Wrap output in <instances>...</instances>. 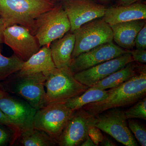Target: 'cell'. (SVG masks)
I'll use <instances>...</instances> for the list:
<instances>
[{
    "label": "cell",
    "mask_w": 146,
    "mask_h": 146,
    "mask_svg": "<svg viewBox=\"0 0 146 146\" xmlns=\"http://www.w3.org/2000/svg\"><path fill=\"white\" fill-rule=\"evenodd\" d=\"M146 96L145 65L136 75L119 86L108 89L107 96L104 99L86 104L82 108L96 116L110 108L132 105Z\"/></svg>",
    "instance_id": "cell-1"
},
{
    "label": "cell",
    "mask_w": 146,
    "mask_h": 146,
    "mask_svg": "<svg viewBox=\"0 0 146 146\" xmlns=\"http://www.w3.org/2000/svg\"><path fill=\"white\" fill-rule=\"evenodd\" d=\"M124 49L111 42L98 46L72 58L70 70L74 74L111 60L126 53Z\"/></svg>",
    "instance_id": "cell-11"
},
{
    "label": "cell",
    "mask_w": 146,
    "mask_h": 146,
    "mask_svg": "<svg viewBox=\"0 0 146 146\" xmlns=\"http://www.w3.org/2000/svg\"><path fill=\"white\" fill-rule=\"evenodd\" d=\"M80 146H96L94 143L93 141L89 137V136H87L86 139L82 142V143L80 145Z\"/></svg>",
    "instance_id": "cell-32"
},
{
    "label": "cell",
    "mask_w": 146,
    "mask_h": 146,
    "mask_svg": "<svg viewBox=\"0 0 146 146\" xmlns=\"http://www.w3.org/2000/svg\"><path fill=\"white\" fill-rule=\"evenodd\" d=\"M1 52L0 46V82L19 72L24 62L15 54L10 57H6L2 54Z\"/></svg>",
    "instance_id": "cell-22"
},
{
    "label": "cell",
    "mask_w": 146,
    "mask_h": 146,
    "mask_svg": "<svg viewBox=\"0 0 146 146\" xmlns=\"http://www.w3.org/2000/svg\"><path fill=\"white\" fill-rule=\"evenodd\" d=\"M5 28L4 22L0 17V44L3 43V33Z\"/></svg>",
    "instance_id": "cell-31"
},
{
    "label": "cell",
    "mask_w": 146,
    "mask_h": 146,
    "mask_svg": "<svg viewBox=\"0 0 146 146\" xmlns=\"http://www.w3.org/2000/svg\"><path fill=\"white\" fill-rule=\"evenodd\" d=\"M7 95H8V94L2 88L1 86H0V98H1Z\"/></svg>",
    "instance_id": "cell-34"
},
{
    "label": "cell",
    "mask_w": 146,
    "mask_h": 146,
    "mask_svg": "<svg viewBox=\"0 0 146 146\" xmlns=\"http://www.w3.org/2000/svg\"><path fill=\"white\" fill-rule=\"evenodd\" d=\"M18 140L21 145L23 146H52L56 145L46 133L33 128L22 132Z\"/></svg>",
    "instance_id": "cell-21"
},
{
    "label": "cell",
    "mask_w": 146,
    "mask_h": 146,
    "mask_svg": "<svg viewBox=\"0 0 146 146\" xmlns=\"http://www.w3.org/2000/svg\"><path fill=\"white\" fill-rule=\"evenodd\" d=\"M127 119H139L146 120V97L139 100L133 106L124 110Z\"/></svg>",
    "instance_id": "cell-23"
},
{
    "label": "cell",
    "mask_w": 146,
    "mask_h": 146,
    "mask_svg": "<svg viewBox=\"0 0 146 146\" xmlns=\"http://www.w3.org/2000/svg\"><path fill=\"white\" fill-rule=\"evenodd\" d=\"M133 61L141 64L146 63V50H129Z\"/></svg>",
    "instance_id": "cell-28"
},
{
    "label": "cell",
    "mask_w": 146,
    "mask_h": 146,
    "mask_svg": "<svg viewBox=\"0 0 146 146\" xmlns=\"http://www.w3.org/2000/svg\"><path fill=\"white\" fill-rule=\"evenodd\" d=\"M3 43L24 62L40 49L37 39L29 29L20 25H13L5 28Z\"/></svg>",
    "instance_id": "cell-9"
},
{
    "label": "cell",
    "mask_w": 146,
    "mask_h": 146,
    "mask_svg": "<svg viewBox=\"0 0 146 146\" xmlns=\"http://www.w3.org/2000/svg\"><path fill=\"white\" fill-rule=\"evenodd\" d=\"M133 61L132 56L128 50L122 55L76 73L74 76L80 83L90 87Z\"/></svg>",
    "instance_id": "cell-13"
},
{
    "label": "cell",
    "mask_w": 146,
    "mask_h": 146,
    "mask_svg": "<svg viewBox=\"0 0 146 146\" xmlns=\"http://www.w3.org/2000/svg\"><path fill=\"white\" fill-rule=\"evenodd\" d=\"M137 63L135 61L129 63L123 68L98 82L89 88L107 90L119 86L136 75L145 66H142L140 64L141 63Z\"/></svg>",
    "instance_id": "cell-19"
},
{
    "label": "cell",
    "mask_w": 146,
    "mask_h": 146,
    "mask_svg": "<svg viewBox=\"0 0 146 146\" xmlns=\"http://www.w3.org/2000/svg\"><path fill=\"white\" fill-rule=\"evenodd\" d=\"M75 36L72 59L100 45L112 42L113 33L103 19H95L73 32Z\"/></svg>",
    "instance_id": "cell-7"
},
{
    "label": "cell",
    "mask_w": 146,
    "mask_h": 146,
    "mask_svg": "<svg viewBox=\"0 0 146 146\" xmlns=\"http://www.w3.org/2000/svg\"><path fill=\"white\" fill-rule=\"evenodd\" d=\"M46 104L64 102L80 96L89 87L77 80L70 68H55L46 76Z\"/></svg>",
    "instance_id": "cell-4"
},
{
    "label": "cell",
    "mask_w": 146,
    "mask_h": 146,
    "mask_svg": "<svg viewBox=\"0 0 146 146\" xmlns=\"http://www.w3.org/2000/svg\"><path fill=\"white\" fill-rule=\"evenodd\" d=\"M46 76L43 73L19 75L13 74L3 83L2 88L6 92L19 95L36 110L46 104L44 84Z\"/></svg>",
    "instance_id": "cell-3"
},
{
    "label": "cell",
    "mask_w": 146,
    "mask_h": 146,
    "mask_svg": "<svg viewBox=\"0 0 146 146\" xmlns=\"http://www.w3.org/2000/svg\"><path fill=\"white\" fill-rule=\"evenodd\" d=\"M63 8L72 33L84 24L103 17L106 9L92 0H67L64 2Z\"/></svg>",
    "instance_id": "cell-12"
},
{
    "label": "cell",
    "mask_w": 146,
    "mask_h": 146,
    "mask_svg": "<svg viewBox=\"0 0 146 146\" xmlns=\"http://www.w3.org/2000/svg\"><path fill=\"white\" fill-rule=\"evenodd\" d=\"M99 145L103 146H117L115 142L112 141L111 138H110L107 136L104 135L103 139Z\"/></svg>",
    "instance_id": "cell-30"
},
{
    "label": "cell",
    "mask_w": 146,
    "mask_h": 146,
    "mask_svg": "<svg viewBox=\"0 0 146 146\" xmlns=\"http://www.w3.org/2000/svg\"><path fill=\"white\" fill-rule=\"evenodd\" d=\"M127 123L131 132L142 146H146V128L143 124L134 119H128Z\"/></svg>",
    "instance_id": "cell-24"
},
{
    "label": "cell",
    "mask_w": 146,
    "mask_h": 146,
    "mask_svg": "<svg viewBox=\"0 0 146 146\" xmlns=\"http://www.w3.org/2000/svg\"><path fill=\"white\" fill-rule=\"evenodd\" d=\"M99 1H108V0H99Z\"/></svg>",
    "instance_id": "cell-35"
},
{
    "label": "cell",
    "mask_w": 146,
    "mask_h": 146,
    "mask_svg": "<svg viewBox=\"0 0 146 146\" xmlns=\"http://www.w3.org/2000/svg\"><path fill=\"white\" fill-rule=\"evenodd\" d=\"M74 112L63 102L46 105L36 110L32 127L44 131L57 144L59 136Z\"/></svg>",
    "instance_id": "cell-6"
},
{
    "label": "cell",
    "mask_w": 146,
    "mask_h": 146,
    "mask_svg": "<svg viewBox=\"0 0 146 146\" xmlns=\"http://www.w3.org/2000/svg\"><path fill=\"white\" fill-rule=\"evenodd\" d=\"M52 43L50 48L56 68H69L75 43L74 34L72 32L66 34Z\"/></svg>",
    "instance_id": "cell-18"
},
{
    "label": "cell",
    "mask_w": 146,
    "mask_h": 146,
    "mask_svg": "<svg viewBox=\"0 0 146 146\" xmlns=\"http://www.w3.org/2000/svg\"><path fill=\"white\" fill-rule=\"evenodd\" d=\"M0 108L12 120L21 133L33 128V118L37 110L28 103L7 95L0 98Z\"/></svg>",
    "instance_id": "cell-14"
},
{
    "label": "cell",
    "mask_w": 146,
    "mask_h": 146,
    "mask_svg": "<svg viewBox=\"0 0 146 146\" xmlns=\"http://www.w3.org/2000/svg\"><path fill=\"white\" fill-rule=\"evenodd\" d=\"M145 24V20H139L110 25L113 40L121 48L127 50L132 49L134 47L136 35Z\"/></svg>",
    "instance_id": "cell-16"
},
{
    "label": "cell",
    "mask_w": 146,
    "mask_h": 146,
    "mask_svg": "<svg viewBox=\"0 0 146 146\" xmlns=\"http://www.w3.org/2000/svg\"><path fill=\"white\" fill-rule=\"evenodd\" d=\"M63 1H67V0H63Z\"/></svg>",
    "instance_id": "cell-36"
},
{
    "label": "cell",
    "mask_w": 146,
    "mask_h": 146,
    "mask_svg": "<svg viewBox=\"0 0 146 146\" xmlns=\"http://www.w3.org/2000/svg\"><path fill=\"white\" fill-rule=\"evenodd\" d=\"M95 116L82 108L76 110L59 136L60 146H80L88 136L90 126L94 125Z\"/></svg>",
    "instance_id": "cell-10"
},
{
    "label": "cell",
    "mask_w": 146,
    "mask_h": 146,
    "mask_svg": "<svg viewBox=\"0 0 146 146\" xmlns=\"http://www.w3.org/2000/svg\"><path fill=\"white\" fill-rule=\"evenodd\" d=\"M54 7L50 0H0V17L6 27L20 25L32 33L36 19Z\"/></svg>",
    "instance_id": "cell-2"
},
{
    "label": "cell",
    "mask_w": 146,
    "mask_h": 146,
    "mask_svg": "<svg viewBox=\"0 0 146 146\" xmlns=\"http://www.w3.org/2000/svg\"><path fill=\"white\" fill-rule=\"evenodd\" d=\"M70 24L62 6L54 7L36 19L32 33L39 46L50 45L70 31Z\"/></svg>",
    "instance_id": "cell-5"
},
{
    "label": "cell",
    "mask_w": 146,
    "mask_h": 146,
    "mask_svg": "<svg viewBox=\"0 0 146 146\" xmlns=\"http://www.w3.org/2000/svg\"><path fill=\"white\" fill-rule=\"evenodd\" d=\"M124 110L110 108L95 116L94 125L126 146H137L138 143L128 125Z\"/></svg>",
    "instance_id": "cell-8"
},
{
    "label": "cell",
    "mask_w": 146,
    "mask_h": 146,
    "mask_svg": "<svg viewBox=\"0 0 146 146\" xmlns=\"http://www.w3.org/2000/svg\"><path fill=\"white\" fill-rule=\"evenodd\" d=\"M9 139V135L6 131L0 128V146L6 143Z\"/></svg>",
    "instance_id": "cell-29"
},
{
    "label": "cell",
    "mask_w": 146,
    "mask_h": 146,
    "mask_svg": "<svg viewBox=\"0 0 146 146\" xmlns=\"http://www.w3.org/2000/svg\"><path fill=\"white\" fill-rule=\"evenodd\" d=\"M134 46L137 49L146 50V24L139 31L134 41Z\"/></svg>",
    "instance_id": "cell-27"
},
{
    "label": "cell",
    "mask_w": 146,
    "mask_h": 146,
    "mask_svg": "<svg viewBox=\"0 0 146 146\" xmlns=\"http://www.w3.org/2000/svg\"><path fill=\"white\" fill-rule=\"evenodd\" d=\"M56 68L52 57L50 48L43 46L35 54L25 61L18 74L42 73L46 76Z\"/></svg>",
    "instance_id": "cell-17"
},
{
    "label": "cell",
    "mask_w": 146,
    "mask_h": 146,
    "mask_svg": "<svg viewBox=\"0 0 146 146\" xmlns=\"http://www.w3.org/2000/svg\"><path fill=\"white\" fill-rule=\"evenodd\" d=\"M0 123L8 127L13 132V143L16 140L18 139L21 134V131L17 126L3 112L0 108Z\"/></svg>",
    "instance_id": "cell-25"
},
{
    "label": "cell",
    "mask_w": 146,
    "mask_h": 146,
    "mask_svg": "<svg viewBox=\"0 0 146 146\" xmlns=\"http://www.w3.org/2000/svg\"><path fill=\"white\" fill-rule=\"evenodd\" d=\"M139 0H119L120 5H129L138 2Z\"/></svg>",
    "instance_id": "cell-33"
},
{
    "label": "cell",
    "mask_w": 146,
    "mask_h": 146,
    "mask_svg": "<svg viewBox=\"0 0 146 146\" xmlns=\"http://www.w3.org/2000/svg\"><path fill=\"white\" fill-rule=\"evenodd\" d=\"M108 90L92 89L89 88L85 92L74 98L63 102L67 107L74 111L80 109L91 103L102 100L107 96Z\"/></svg>",
    "instance_id": "cell-20"
},
{
    "label": "cell",
    "mask_w": 146,
    "mask_h": 146,
    "mask_svg": "<svg viewBox=\"0 0 146 146\" xmlns=\"http://www.w3.org/2000/svg\"><path fill=\"white\" fill-rule=\"evenodd\" d=\"M88 135L96 146L99 145L104 137L102 131L94 125L90 126L88 130Z\"/></svg>",
    "instance_id": "cell-26"
},
{
    "label": "cell",
    "mask_w": 146,
    "mask_h": 146,
    "mask_svg": "<svg viewBox=\"0 0 146 146\" xmlns=\"http://www.w3.org/2000/svg\"><path fill=\"white\" fill-rule=\"evenodd\" d=\"M103 18L110 26L136 20H145L146 5L137 2L129 5L106 8Z\"/></svg>",
    "instance_id": "cell-15"
}]
</instances>
